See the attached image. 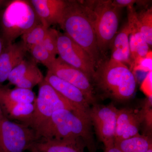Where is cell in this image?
I'll return each instance as SVG.
<instances>
[{
  "mask_svg": "<svg viewBox=\"0 0 152 152\" xmlns=\"http://www.w3.org/2000/svg\"><path fill=\"white\" fill-rule=\"evenodd\" d=\"M147 152H152V142L150 144L148 148Z\"/></svg>",
  "mask_w": 152,
  "mask_h": 152,
  "instance_id": "obj_33",
  "label": "cell"
},
{
  "mask_svg": "<svg viewBox=\"0 0 152 152\" xmlns=\"http://www.w3.org/2000/svg\"><path fill=\"white\" fill-rule=\"evenodd\" d=\"M88 113L60 109L37 132L40 140L55 139L83 143L89 152H96Z\"/></svg>",
  "mask_w": 152,
  "mask_h": 152,
  "instance_id": "obj_1",
  "label": "cell"
},
{
  "mask_svg": "<svg viewBox=\"0 0 152 152\" xmlns=\"http://www.w3.org/2000/svg\"><path fill=\"white\" fill-rule=\"evenodd\" d=\"M48 69L53 75L78 88L83 93L90 104L96 103L91 81L81 71L68 64L59 57L56 58Z\"/></svg>",
  "mask_w": 152,
  "mask_h": 152,
  "instance_id": "obj_10",
  "label": "cell"
},
{
  "mask_svg": "<svg viewBox=\"0 0 152 152\" xmlns=\"http://www.w3.org/2000/svg\"><path fill=\"white\" fill-rule=\"evenodd\" d=\"M86 147L83 143L55 139L40 140L31 150L41 152H84Z\"/></svg>",
  "mask_w": 152,
  "mask_h": 152,
  "instance_id": "obj_17",
  "label": "cell"
},
{
  "mask_svg": "<svg viewBox=\"0 0 152 152\" xmlns=\"http://www.w3.org/2000/svg\"><path fill=\"white\" fill-rule=\"evenodd\" d=\"M136 71L149 72L152 71V53L149 50L146 56L144 57H138L133 63L132 70Z\"/></svg>",
  "mask_w": 152,
  "mask_h": 152,
  "instance_id": "obj_26",
  "label": "cell"
},
{
  "mask_svg": "<svg viewBox=\"0 0 152 152\" xmlns=\"http://www.w3.org/2000/svg\"><path fill=\"white\" fill-rule=\"evenodd\" d=\"M57 51L64 62L81 71L91 81L93 80L96 66L89 55L65 33L58 32Z\"/></svg>",
  "mask_w": 152,
  "mask_h": 152,
  "instance_id": "obj_8",
  "label": "cell"
},
{
  "mask_svg": "<svg viewBox=\"0 0 152 152\" xmlns=\"http://www.w3.org/2000/svg\"><path fill=\"white\" fill-rule=\"evenodd\" d=\"M151 140L140 134L115 143L114 145L122 152H147Z\"/></svg>",
  "mask_w": 152,
  "mask_h": 152,
  "instance_id": "obj_21",
  "label": "cell"
},
{
  "mask_svg": "<svg viewBox=\"0 0 152 152\" xmlns=\"http://www.w3.org/2000/svg\"><path fill=\"white\" fill-rule=\"evenodd\" d=\"M119 110L113 104H93L88 111L92 126L98 138L105 148L114 146L117 117Z\"/></svg>",
  "mask_w": 152,
  "mask_h": 152,
  "instance_id": "obj_9",
  "label": "cell"
},
{
  "mask_svg": "<svg viewBox=\"0 0 152 152\" xmlns=\"http://www.w3.org/2000/svg\"><path fill=\"white\" fill-rule=\"evenodd\" d=\"M4 115L9 120H17L27 125L35 108V103L7 104L1 107Z\"/></svg>",
  "mask_w": 152,
  "mask_h": 152,
  "instance_id": "obj_19",
  "label": "cell"
},
{
  "mask_svg": "<svg viewBox=\"0 0 152 152\" xmlns=\"http://www.w3.org/2000/svg\"><path fill=\"white\" fill-rule=\"evenodd\" d=\"M58 31L55 29L49 28L45 37L41 44L53 56L56 57L58 55Z\"/></svg>",
  "mask_w": 152,
  "mask_h": 152,
  "instance_id": "obj_25",
  "label": "cell"
},
{
  "mask_svg": "<svg viewBox=\"0 0 152 152\" xmlns=\"http://www.w3.org/2000/svg\"><path fill=\"white\" fill-rule=\"evenodd\" d=\"M104 152H122L117 147L114 146L105 148Z\"/></svg>",
  "mask_w": 152,
  "mask_h": 152,
  "instance_id": "obj_29",
  "label": "cell"
},
{
  "mask_svg": "<svg viewBox=\"0 0 152 152\" xmlns=\"http://www.w3.org/2000/svg\"><path fill=\"white\" fill-rule=\"evenodd\" d=\"M27 52L22 40L5 48L0 55V86L7 80L12 70L24 59Z\"/></svg>",
  "mask_w": 152,
  "mask_h": 152,
  "instance_id": "obj_15",
  "label": "cell"
},
{
  "mask_svg": "<svg viewBox=\"0 0 152 152\" xmlns=\"http://www.w3.org/2000/svg\"><path fill=\"white\" fill-rule=\"evenodd\" d=\"M0 152H3L1 148V147H0Z\"/></svg>",
  "mask_w": 152,
  "mask_h": 152,
  "instance_id": "obj_35",
  "label": "cell"
},
{
  "mask_svg": "<svg viewBox=\"0 0 152 152\" xmlns=\"http://www.w3.org/2000/svg\"><path fill=\"white\" fill-rule=\"evenodd\" d=\"M36 97L32 90L16 87L10 88L8 86H0V106L9 104L33 103Z\"/></svg>",
  "mask_w": 152,
  "mask_h": 152,
  "instance_id": "obj_18",
  "label": "cell"
},
{
  "mask_svg": "<svg viewBox=\"0 0 152 152\" xmlns=\"http://www.w3.org/2000/svg\"><path fill=\"white\" fill-rule=\"evenodd\" d=\"M34 103V112L27 125L36 133L58 110L68 109L81 112L78 111L45 80L39 85V92Z\"/></svg>",
  "mask_w": 152,
  "mask_h": 152,
  "instance_id": "obj_6",
  "label": "cell"
},
{
  "mask_svg": "<svg viewBox=\"0 0 152 152\" xmlns=\"http://www.w3.org/2000/svg\"><path fill=\"white\" fill-rule=\"evenodd\" d=\"M28 52L31 53L35 61L42 64L48 69L56 58L45 48L42 44L32 47Z\"/></svg>",
  "mask_w": 152,
  "mask_h": 152,
  "instance_id": "obj_24",
  "label": "cell"
},
{
  "mask_svg": "<svg viewBox=\"0 0 152 152\" xmlns=\"http://www.w3.org/2000/svg\"><path fill=\"white\" fill-rule=\"evenodd\" d=\"M151 101L147 100L140 111L130 108L119 110L116 126L115 143L137 135L139 134L141 124L144 121L147 108L151 105Z\"/></svg>",
  "mask_w": 152,
  "mask_h": 152,
  "instance_id": "obj_11",
  "label": "cell"
},
{
  "mask_svg": "<svg viewBox=\"0 0 152 152\" xmlns=\"http://www.w3.org/2000/svg\"><path fill=\"white\" fill-rule=\"evenodd\" d=\"M40 23L29 1L10 0L0 15V35L6 47Z\"/></svg>",
  "mask_w": 152,
  "mask_h": 152,
  "instance_id": "obj_4",
  "label": "cell"
},
{
  "mask_svg": "<svg viewBox=\"0 0 152 152\" xmlns=\"http://www.w3.org/2000/svg\"><path fill=\"white\" fill-rule=\"evenodd\" d=\"M60 26L67 35L89 55L95 66L100 64V52L91 10L79 1H66Z\"/></svg>",
  "mask_w": 152,
  "mask_h": 152,
  "instance_id": "obj_2",
  "label": "cell"
},
{
  "mask_svg": "<svg viewBox=\"0 0 152 152\" xmlns=\"http://www.w3.org/2000/svg\"><path fill=\"white\" fill-rule=\"evenodd\" d=\"M137 23L149 46L152 45V10L148 9L137 14Z\"/></svg>",
  "mask_w": 152,
  "mask_h": 152,
  "instance_id": "obj_23",
  "label": "cell"
},
{
  "mask_svg": "<svg viewBox=\"0 0 152 152\" xmlns=\"http://www.w3.org/2000/svg\"><path fill=\"white\" fill-rule=\"evenodd\" d=\"M41 23L50 28L59 25L66 5L63 0H29Z\"/></svg>",
  "mask_w": 152,
  "mask_h": 152,
  "instance_id": "obj_14",
  "label": "cell"
},
{
  "mask_svg": "<svg viewBox=\"0 0 152 152\" xmlns=\"http://www.w3.org/2000/svg\"><path fill=\"white\" fill-rule=\"evenodd\" d=\"M93 79L106 95L119 101L130 99L135 92L136 80L127 65L110 59L98 65Z\"/></svg>",
  "mask_w": 152,
  "mask_h": 152,
  "instance_id": "obj_3",
  "label": "cell"
},
{
  "mask_svg": "<svg viewBox=\"0 0 152 152\" xmlns=\"http://www.w3.org/2000/svg\"><path fill=\"white\" fill-rule=\"evenodd\" d=\"M130 33V28L127 23L116 34L111 45L112 50L110 59L129 66L130 69L132 71L133 63L131 59L129 43Z\"/></svg>",
  "mask_w": 152,
  "mask_h": 152,
  "instance_id": "obj_16",
  "label": "cell"
},
{
  "mask_svg": "<svg viewBox=\"0 0 152 152\" xmlns=\"http://www.w3.org/2000/svg\"><path fill=\"white\" fill-rule=\"evenodd\" d=\"M9 1V0H0V15L8 2Z\"/></svg>",
  "mask_w": 152,
  "mask_h": 152,
  "instance_id": "obj_30",
  "label": "cell"
},
{
  "mask_svg": "<svg viewBox=\"0 0 152 152\" xmlns=\"http://www.w3.org/2000/svg\"><path fill=\"white\" fill-rule=\"evenodd\" d=\"M6 46L3 41L0 35V55L2 53L4 49L5 48Z\"/></svg>",
  "mask_w": 152,
  "mask_h": 152,
  "instance_id": "obj_31",
  "label": "cell"
},
{
  "mask_svg": "<svg viewBox=\"0 0 152 152\" xmlns=\"http://www.w3.org/2000/svg\"><path fill=\"white\" fill-rule=\"evenodd\" d=\"M138 1L135 0H115L112 1L113 5L117 8L120 9L124 7H133L135 3Z\"/></svg>",
  "mask_w": 152,
  "mask_h": 152,
  "instance_id": "obj_28",
  "label": "cell"
},
{
  "mask_svg": "<svg viewBox=\"0 0 152 152\" xmlns=\"http://www.w3.org/2000/svg\"><path fill=\"white\" fill-rule=\"evenodd\" d=\"M44 78L35 62L24 59L11 72L7 80L10 86L32 90L43 81Z\"/></svg>",
  "mask_w": 152,
  "mask_h": 152,
  "instance_id": "obj_12",
  "label": "cell"
},
{
  "mask_svg": "<svg viewBox=\"0 0 152 152\" xmlns=\"http://www.w3.org/2000/svg\"><path fill=\"white\" fill-rule=\"evenodd\" d=\"M99 51L103 53L111 45L117 34L119 23L118 8L112 1H89Z\"/></svg>",
  "mask_w": 152,
  "mask_h": 152,
  "instance_id": "obj_5",
  "label": "cell"
},
{
  "mask_svg": "<svg viewBox=\"0 0 152 152\" xmlns=\"http://www.w3.org/2000/svg\"><path fill=\"white\" fill-rule=\"evenodd\" d=\"M30 151L31 152H41L39 151H37V150L35 149H32L30 150Z\"/></svg>",
  "mask_w": 152,
  "mask_h": 152,
  "instance_id": "obj_34",
  "label": "cell"
},
{
  "mask_svg": "<svg viewBox=\"0 0 152 152\" xmlns=\"http://www.w3.org/2000/svg\"><path fill=\"white\" fill-rule=\"evenodd\" d=\"M128 24L135 38L137 43L138 57L145 56L149 51V46L147 43L143 35L139 28L137 23V13L133 7H127Z\"/></svg>",
  "mask_w": 152,
  "mask_h": 152,
  "instance_id": "obj_20",
  "label": "cell"
},
{
  "mask_svg": "<svg viewBox=\"0 0 152 152\" xmlns=\"http://www.w3.org/2000/svg\"><path fill=\"white\" fill-rule=\"evenodd\" d=\"M49 28L42 23L39 24L21 36L22 42L28 51L34 46L42 43Z\"/></svg>",
  "mask_w": 152,
  "mask_h": 152,
  "instance_id": "obj_22",
  "label": "cell"
},
{
  "mask_svg": "<svg viewBox=\"0 0 152 152\" xmlns=\"http://www.w3.org/2000/svg\"><path fill=\"white\" fill-rule=\"evenodd\" d=\"M44 80L78 111L88 112L90 104L80 90L48 71Z\"/></svg>",
  "mask_w": 152,
  "mask_h": 152,
  "instance_id": "obj_13",
  "label": "cell"
},
{
  "mask_svg": "<svg viewBox=\"0 0 152 152\" xmlns=\"http://www.w3.org/2000/svg\"><path fill=\"white\" fill-rule=\"evenodd\" d=\"M152 71L148 72L141 86V89L148 97L152 96Z\"/></svg>",
  "mask_w": 152,
  "mask_h": 152,
  "instance_id": "obj_27",
  "label": "cell"
},
{
  "mask_svg": "<svg viewBox=\"0 0 152 152\" xmlns=\"http://www.w3.org/2000/svg\"><path fill=\"white\" fill-rule=\"evenodd\" d=\"M4 116V113H3L2 110L1 106H0V121H1V119Z\"/></svg>",
  "mask_w": 152,
  "mask_h": 152,
  "instance_id": "obj_32",
  "label": "cell"
},
{
  "mask_svg": "<svg viewBox=\"0 0 152 152\" xmlns=\"http://www.w3.org/2000/svg\"><path fill=\"white\" fill-rule=\"evenodd\" d=\"M40 140L35 131L5 116L0 121V147L3 152H23Z\"/></svg>",
  "mask_w": 152,
  "mask_h": 152,
  "instance_id": "obj_7",
  "label": "cell"
}]
</instances>
